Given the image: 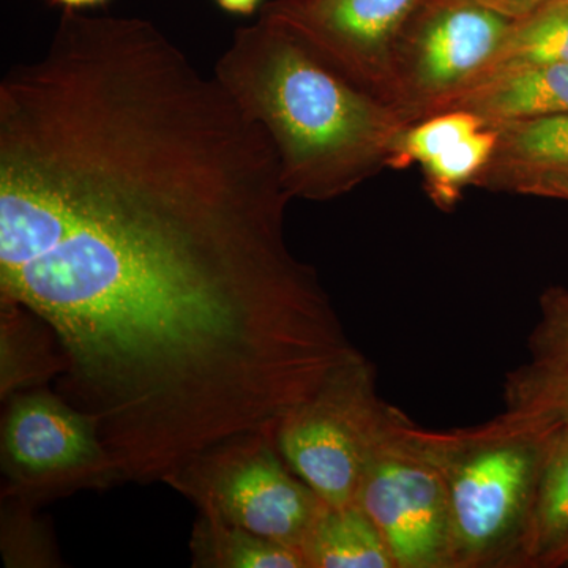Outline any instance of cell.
Wrapping results in <instances>:
<instances>
[{
	"mask_svg": "<svg viewBox=\"0 0 568 568\" xmlns=\"http://www.w3.org/2000/svg\"><path fill=\"white\" fill-rule=\"evenodd\" d=\"M213 74L274 142L290 196L343 192L383 138L379 108L268 14L234 32Z\"/></svg>",
	"mask_w": 568,
	"mask_h": 568,
	"instance_id": "obj_1",
	"label": "cell"
},
{
	"mask_svg": "<svg viewBox=\"0 0 568 568\" xmlns=\"http://www.w3.org/2000/svg\"><path fill=\"white\" fill-rule=\"evenodd\" d=\"M545 428L500 414L435 432L450 496L455 568L506 566L528 517Z\"/></svg>",
	"mask_w": 568,
	"mask_h": 568,
	"instance_id": "obj_2",
	"label": "cell"
},
{
	"mask_svg": "<svg viewBox=\"0 0 568 568\" xmlns=\"http://www.w3.org/2000/svg\"><path fill=\"white\" fill-rule=\"evenodd\" d=\"M55 6H62L63 9L82 10L89 7L102 6L106 0H50Z\"/></svg>",
	"mask_w": 568,
	"mask_h": 568,
	"instance_id": "obj_23",
	"label": "cell"
},
{
	"mask_svg": "<svg viewBox=\"0 0 568 568\" xmlns=\"http://www.w3.org/2000/svg\"><path fill=\"white\" fill-rule=\"evenodd\" d=\"M497 134L476 132L452 145L448 151L426 163V170L439 182L458 183L466 181L487 162L495 149Z\"/></svg>",
	"mask_w": 568,
	"mask_h": 568,
	"instance_id": "obj_19",
	"label": "cell"
},
{
	"mask_svg": "<svg viewBox=\"0 0 568 568\" xmlns=\"http://www.w3.org/2000/svg\"><path fill=\"white\" fill-rule=\"evenodd\" d=\"M355 504L383 534L396 568H455L450 496L435 432L409 418L369 462Z\"/></svg>",
	"mask_w": 568,
	"mask_h": 568,
	"instance_id": "obj_5",
	"label": "cell"
},
{
	"mask_svg": "<svg viewBox=\"0 0 568 568\" xmlns=\"http://www.w3.org/2000/svg\"><path fill=\"white\" fill-rule=\"evenodd\" d=\"M511 24L506 14L465 0L426 24L418 41V73L429 88H448L495 58Z\"/></svg>",
	"mask_w": 568,
	"mask_h": 568,
	"instance_id": "obj_8",
	"label": "cell"
},
{
	"mask_svg": "<svg viewBox=\"0 0 568 568\" xmlns=\"http://www.w3.org/2000/svg\"><path fill=\"white\" fill-rule=\"evenodd\" d=\"M302 552L306 568H396L383 534L357 504L327 506Z\"/></svg>",
	"mask_w": 568,
	"mask_h": 568,
	"instance_id": "obj_11",
	"label": "cell"
},
{
	"mask_svg": "<svg viewBox=\"0 0 568 568\" xmlns=\"http://www.w3.org/2000/svg\"><path fill=\"white\" fill-rule=\"evenodd\" d=\"M261 0H216L223 10L230 13L250 14L260 6Z\"/></svg>",
	"mask_w": 568,
	"mask_h": 568,
	"instance_id": "obj_22",
	"label": "cell"
},
{
	"mask_svg": "<svg viewBox=\"0 0 568 568\" xmlns=\"http://www.w3.org/2000/svg\"><path fill=\"white\" fill-rule=\"evenodd\" d=\"M568 564V538L564 541L562 547L556 552L555 558L551 559L548 567L567 566Z\"/></svg>",
	"mask_w": 568,
	"mask_h": 568,
	"instance_id": "obj_24",
	"label": "cell"
},
{
	"mask_svg": "<svg viewBox=\"0 0 568 568\" xmlns=\"http://www.w3.org/2000/svg\"><path fill=\"white\" fill-rule=\"evenodd\" d=\"M2 462L10 495L31 503L119 484L91 418L47 387L11 399L3 418Z\"/></svg>",
	"mask_w": 568,
	"mask_h": 568,
	"instance_id": "obj_6",
	"label": "cell"
},
{
	"mask_svg": "<svg viewBox=\"0 0 568 568\" xmlns=\"http://www.w3.org/2000/svg\"><path fill=\"white\" fill-rule=\"evenodd\" d=\"M545 428L544 450L525 526L508 566H549L568 538V426Z\"/></svg>",
	"mask_w": 568,
	"mask_h": 568,
	"instance_id": "obj_9",
	"label": "cell"
},
{
	"mask_svg": "<svg viewBox=\"0 0 568 568\" xmlns=\"http://www.w3.org/2000/svg\"><path fill=\"white\" fill-rule=\"evenodd\" d=\"M417 0H284L263 13L283 22L325 62L361 65L386 47Z\"/></svg>",
	"mask_w": 568,
	"mask_h": 568,
	"instance_id": "obj_7",
	"label": "cell"
},
{
	"mask_svg": "<svg viewBox=\"0 0 568 568\" xmlns=\"http://www.w3.org/2000/svg\"><path fill=\"white\" fill-rule=\"evenodd\" d=\"M510 148L519 162L536 170L568 171V114L517 121Z\"/></svg>",
	"mask_w": 568,
	"mask_h": 568,
	"instance_id": "obj_16",
	"label": "cell"
},
{
	"mask_svg": "<svg viewBox=\"0 0 568 568\" xmlns=\"http://www.w3.org/2000/svg\"><path fill=\"white\" fill-rule=\"evenodd\" d=\"M568 63V0L538 7L511 24L493 58V70Z\"/></svg>",
	"mask_w": 568,
	"mask_h": 568,
	"instance_id": "obj_14",
	"label": "cell"
},
{
	"mask_svg": "<svg viewBox=\"0 0 568 568\" xmlns=\"http://www.w3.org/2000/svg\"><path fill=\"white\" fill-rule=\"evenodd\" d=\"M532 361L568 366V291L552 290L541 298V316L529 336Z\"/></svg>",
	"mask_w": 568,
	"mask_h": 568,
	"instance_id": "obj_17",
	"label": "cell"
},
{
	"mask_svg": "<svg viewBox=\"0 0 568 568\" xmlns=\"http://www.w3.org/2000/svg\"><path fill=\"white\" fill-rule=\"evenodd\" d=\"M504 405V414L529 424L568 426V366L530 361L508 373Z\"/></svg>",
	"mask_w": 568,
	"mask_h": 568,
	"instance_id": "obj_15",
	"label": "cell"
},
{
	"mask_svg": "<svg viewBox=\"0 0 568 568\" xmlns=\"http://www.w3.org/2000/svg\"><path fill=\"white\" fill-rule=\"evenodd\" d=\"M544 192L568 197V171L544 173Z\"/></svg>",
	"mask_w": 568,
	"mask_h": 568,
	"instance_id": "obj_21",
	"label": "cell"
},
{
	"mask_svg": "<svg viewBox=\"0 0 568 568\" xmlns=\"http://www.w3.org/2000/svg\"><path fill=\"white\" fill-rule=\"evenodd\" d=\"M2 304V396L43 387L63 372L54 335L39 317L10 302Z\"/></svg>",
	"mask_w": 568,
	"mask_h": 568,
	"instance_id": "obj_13",
	"label": "cell"
},
{
	"mask_svg": "<svg viewBox=\"0 0 568 568\" xmlns=\"http://www.w3.org/2000/svg\"><path fill=\"white\" fill-rule=\"evenodd\" d=\"M407 420L377 394L375 366L361 353L284 418L276 448L328 507H347L369 462Z\"/></svg>",
	"mask_w": 568,
	"mask_h": 568,
	"instance_id": "obj_3",
	"label": "cell"
},
{
	"mask_svg": "<svg viewBox=\"0 0 568 568\" xmlns=\"http://www.w3.org/2000/svg\"><path fill=\"white\" fill-rule=\"evenodd\" d=\"M170 485L197 510H212L224 521L297 549L327 504L287 466L274 436L230 440L194 458L168 477Z\"/></svg>",
	"mask_w": 568,
	"mask_h": 568,
	"instance_id": "obj_4",
	"label": "cell"
},
{
	"mask_svg": "<svg viewBox=\"0 0 568 568\" xmlns=\"http://www.w3.org/2000/svg\"><path fill=\"white\" fill-rule=\"evenodd\" d=\"M474 2L487 6L489 9L506 14L507 18L526 17L530 11L537 10L538 7L547 6V3L556 2V0H474Z\"/></svg>",
	"mask_w": 568,
	"mask_h": 568,
	"instance_id": "obj_20",
	"label": "cell"
},
{
	"mask_svg": "<svg viewBox=\"0 0 568 568\" xmlns=\"http://www.w3.org/2000/svg\"><path fill=\"white\" fill-rule=\"evenodd\" d=\"M567 566H568V564H567Z\"/></svg>",
	"mask_w": 568,
	"mask_h": 568,
	"instance_id": "obj_25",
	"label": "cell"
},
{
	"mask_svg": "<svg viewBox=\"0 0 568 568\" xmlns=\"http://www.w3.org/2000/svg\"><path fill=\"white\" fill-rule=\"evenodd\" d=\"M478 129L480 121L473 112L440 115L413 130L405 141L406 153L417 162L429 163Z\"/></svg>",
	"mask_w": 568,
	"mask_h": 568,
	"instance_id": "obj_18",
	"label": "cell"
},
{
	"mask_svg": "<svg viewBox=\"0 0 568 568\" xmlns=\"http://www.w3.org/2000/svg\"><path fill=\"white\" fill-rule=\"evenodd\" d=\"M190 547L193 567L306 568L301 549L231 525L212 510H200Z\"/></svg>",
	"mask_w": 568,
	"mask_h": 568,
	"instance_id": "obj_12",
	"label": "cell"
},
{
	"mask_svg": "<svg viewBox=\"0 0 568 568\" xmlns=\"http://www.w3.org/2000/svg\"><path fill=\"white\" fill-rule=\"evenodd\" d=\"M470 106L497 121L510 122L568 114V63L497 71Z\"/></svg>",
	"mask_w": 568,
	"mask_h": 568,
	"instance_id": "obj_10",
	"label": "cell"
}]
</instances>
